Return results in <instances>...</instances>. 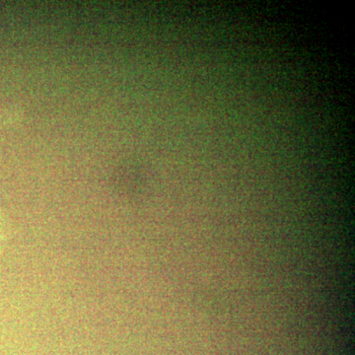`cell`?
Wrapping results in <instances>:
<instances>
[{
  "instance_id": "cell-1",
  "label": "cell",
  "mask_w": 355,
  "mask_h": 355,
  "mask_svg": "<svg viewBox=\"0 0 355 355\" xmlns=\"http://www.w3.org/2000/svg\"><path fill=\"white\" fill-rule=\"evenodd\" d=\"M19 114L17 112H6V113L0 114V130L2 128L6 127L8 123H12L17 120ZM4 228H6V222H4L3 214L2 210L0 209V247H1L2 243L6 239V233H4Z\"/></svg>"
}]
</instances>
